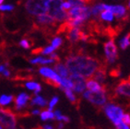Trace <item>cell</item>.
<instances>
[{"label":"cell","instance_id":"1","mask_svg":"<svg viewBox=\"0 0 130 129\" xmlns=\"http://www.w3.org/2000/svg\"><path fill=\"white\" fill-rule=\"evenodd\" d=\"M102 61L90 55L78 52L77 55H70L66 59V67L68 72L73 75H79L86 78L92 77Z\"/></svg>","mask_w":130,"mask_h":129},{"label":"cell","instance_id":"2","mask_svg":"<svg viewBox=\"0 0 130 129\" xmlns=\"http://www.w3.org/2000/svg\"><path fill=\"white\" fill-rule=\"evenodd\" d=\"M65 0H49L47 4V14L56 21L68 20V11L63 9L62 3Z\"/></svg>","mask_w":130,"mask_h":129},{"label":"cell","instance_id":"3","mask_svg":"<svg viewBox=\"0 0 130 129\" xmlns=\"http://www.w3.org/2000/svg\"><path fill=\"white\" fill-rule=\"evenodd\" d=\"M49 0H27L25 8L30 15L39 16L47 12V4Z\"/></svg>","mask_w":130,"mask_h":129},{"label":"cell","instance_id":"4","mask_svg":"<svg viewBox=\"0 0 130 129\" xmlns=\"http://www.w3.org/2000/svg\"><path fill=\"white\" fill-rule=\"evenodd\" d=\"M0 124L5 128H16L17 117L15 114L8 109L0 108Z\"/></svg>","mask_w":130,"mask_h":129},{"label":"cell","instance_id":"5","mask_svg":"<svg viewBox=\"0 0 130 129\" xmlns=\"http://www.w3.org/2000/svg\"><path fill=\"white\" fill-rule=\"evenodd\" d=\"M90 17V8L86 6H78L71 7L68 10V19H76L80 18L84 20H87Z\"/></svg>","mask_w":130,"mask_h":129},{"label":"cell","instance_id":"6","mask_svg":"<svg viewBox=\"0 0 130 129\" xmlns=\"http://www.w3.org/2000/svg\"><path fill=\"white\" fill-rule=\"evenodd\" d=\"M105 91H90L87 90L84 92V97L88 101H90L91 103L97 105V106H103L106 103L107 98L105 96Z\"/></svg>","mask_w":130,"mask_h":129},{"label":"cell","instance_id":"7","mask_svg":"<svg viewBox=\"0 0 130 129\" xmlns=\"http://www.w3.org/2000/svg\"><path fill=\"white\" fill-rule=\"evenodd\" d=\"M105 114L109 117V119L115 124L122 121V116L124 114V112L119 106L113 104H108L105 106Z\"/></svg>","mask_w":130,"mask_h":129},{"label":"cell","instance_id":"8","mask_svg":"<svg viewBox=\"0 0 130 129\" xmlns=\"http://www.w3.org/2000/svg\"><path fill=\"white\" fill-rule=\"evenodd\" d=\"M56 22L57 21L48 15L47 13L37 16V19H36V24L42 27V30H51L52 28L55 27Z\"/></svg>","mask_w":130,"mask_h":129},{"label":"cell","instance_id":"9","mask_svg":"<svg viewBox=\"0 0 130 129\" xmlns=\"http://www.w3.org/2000/svg\"><path fill=\"white\" fill-rule=\"evenodd\" d=\"M104 51L106 55V61L107 63H113L115 59H117V48L115 43V39H111L104 44Z\"/></svg>","mask_w":130,"mask_h":129},{"label":"cell","instance_id":"10","mask_svg":"<svg viewBox=\"0 0 130 129\" xmlns=\"http://www.w3.org/2000/svg\"><path fill=\"white\" fill-rule=\"evenodd\" d=\"M69 79L73 83V90H75L78 93H81L85 90L86 89V80L85 77L79 75H73L71 74L68 76Z\"/></svg>","mask_w":130,"mask_h":129},{"label":"cell","instance_id":"11","mask_svg":"<svg viewBox=\"0 0 130 129\" xmlns=\"http://www.w3.org/2000/svg\"><path fill=\"white\" fill-rule=\"evenodd\" d=\"M115 95H123L130 98V79H122L118 83L115 89V93L111 96H115Z\"/></svg>","mask_w":130,"mask_h":129},{"label":"cell","instance_id":"12","mask_svg":"<svg viewBox=\"0 0 130 129\" xmlns=\"http://www.w3.org/2000/svg\"><path fill=\"white\" fill-rule=\"evenodd\" d=\"M39 73L43 77V78H47V79H52L55 81L58 82L61 84V77L57 73L55 72V70L51 69L49 67H43L39 69Z\"/></svg>","mask_w":130,"mask_h":129},{"label":"cell","instance_id":"13","mask_svg":"<svg viewBox=\"0 0 130 129\" xmlns=\"http://www.w3.org/2000/svg\"><path fill=\"white\" fill-rule=\"evenodd\" d=\"M67 38L71 43H76L77 42L81 40L82 35L84 33L83 30H81L78 27H74L70 29L68 31H67Z\"/></svg>","mask_w":130,"mask_h":129},{"label":"cell","instance_id":"14","mask_svg":"<svg viewBox=\"0 0 130 129\" xmlns=\"http://www.w3.org/2000/svg\"><path fill=\"white\" fill-rule=\"evenodd\" d=\"M86 88L90 91H101V90H103V91L107 92V87L105 85L101 86L99 84V82L96 81L93 78H90V77H89V79L86 81Z\"/></svg>","mask_w":130,"mask_h":129},{"label":"cell","instance_id":"15","mask_svg":"<svg viewBox=\"0 0 130 129\" xmlns=\"http://www.w3.org/2000/svg\"><path fill=\"white\" fill-rule=\"evenodd\" d=\"M103 8L104 9L111 10L113 15L117 17V19H120V18H122L123 16H125L126 14V9L122 6H108L105 5V4H103Z\"/></svg>","mask_w":130,"mask_h":129},{"label":"cell","instance_id":"16","mask_svg":"<svg viewBox=\"0 0 130 129\" xmlns=\"http://www.w3.org/2000/svg\"><path fill=\"white\" fill-rule=\"evenodd\" d=\"M30 99V97L26 93H20L15 100V105L17 110H21L27 104L28 101Z\"/></svg>","mask_w":130,"mask_h":129},{"label":"cell","instance_id":"17","mask_svg":"<svg viewBox=\"0 0 130 129\" xmlns=\"http://www.w3.org/2000/svg\"><path fill=\"white\" fill-rule=\"evenodd\" d=\"M55 71L61 77H68V75H69V72H68L67 67L65 64H61L60 62H57L55 64Z\"/></svg>","mask_w":130,"mask_h":129},{"label":"cell","instance_id":"18","mask_svg":"<svg viewBox=\"0 0 130 129\" xmlns=\"http://www.w3.org/2000/svg\"><path fill=\"white\" fill-rule=\"evenodd\" d=\"M103 9L104 8H103V4H98V5L93 6L92 8H90V15H92V17L95 20H100L101 12Z\"/></svg>","mask_w":130,"mask_h":129},{"label":"cell","instance_id":"19","mask_svg":"<svg viewBox=\"0 0 130 129\" xmlns=\"http://www.w3.org/2000/svg\"><path fill=\"white\" fill-rule=\"evenodd\" d=\"M26 88L30 90H34L35 91V94H38L39 92L41 91V85L39 83H36V82H33V81H27L25 84Z\"/></svg>","mask_w":130,"mask_h":129},{"label":"cell","instance_id":"20","mask_svg":"<svg viewBox=\"0 0 130 129\" xmlns=\"http://www.w3.org/2000/svg\"><path fill=\"white\" fill-rule=\"evenodd\" d=\"M31 64H51V63L55 62V60L52 59V58H49V59H46V58H43V57H36L34 59H30V61Z\"/></svg>","mask_w":130,"mask_h":129},{"label":"cell","instance_id":"21","mask_svg":"<svg viewBox=\"0 0 130 129\" xmlns=\"http://www.w3.org/2000/svg\"><path fill=\"white\" fill-rule=\"evenodd\" d=\"M100 19L105 20V21H112L113 19V14L111 10L108 9H103L102 12H101Z\"/></svg>","mask_w":130,"mask_h":129},{"label":"cell","instance_id":"22","mask_svg":"<svg viewBox=\"0 0 130 129\" xmlns=\"http://www.w3.org/2000/svg\"><path fill=\"white\" fill-rule=\"evenodd\" d=\"M64 89L66 95H67V97L68 98V100H69L70 102H72L73 104H78V102H79V101L77 99V97L73 93L72 89Z\"/></svg>","mask_w":130,"mask_h":129},{"label":"cell","instance_id":"23","mask_svg":"<svg viewBox=\"0 0 130 129\" xmlns=\"http://www.w3.org/2000/svg\"><path fill=\"white\" fill-rule=\"evenodd\" d=\"M30 104L31 105H40V106H42V107H44V106H46V104H47V102L43 99V97L36 96L35 98H33V99L31 100V103H30Z\"/></svg>","mask_w":130,"mask_h":129},{"label":"cell","instance_id":"24","mask_svg":"<svg viewBox=\"0 0 130 129\" xmlns=\"http://www.w3.org/2000/svg\"><path fill=\"white\" fill-rule=\"evenodd\" d=\"M55 118V114L51 110H47V111H43L41 112V119L45 121V120L49 119H54Z\"/></svg>","mask_w":130,"mask_h":129},{"label":"cell","instance_id":"25","mask_svg":"<svg viewBox=\"0 0 130 129\" xmlns=\"http://www.w3.org/2000/svg\"><path fill=\"white\" fill-rule=\"evenodd\" d=\"M12 101H13V96H8V95H2V96H0V105L1 106L8 105Z\"/></svg>","mask_w":130,"mask_h":129},{"label":"cell","instance_id":"26","mask_svg":"<svg viewBox=\"0 0 130 129\" xmlns=\"http://www.w3.org/2000/svg\"><path fill=\"white\" fill-rule=\"evenodd\" d=\"M121 75V69H120V66H118L117 67H115L110 71V76L113 77H117Z\"/></svg>","mask_w":130,"mask_h":129},{"label":"cell","instance_id":"27","mask_svg":"<svg viewBox=\"0 0 130 129\" xmlns=\"http://www.w3.org/2000/svg\"><path fill=\"white\" fill-rule=\"evenodd\" d=\"M70 3L71 7H78V6H86L83 0H68Z\"/></svg>","mask_w":130,"mask_h":129},{"label":"cell","instance_id":"28","mask_svg":"<svg viewBox=\"0 0 130 129\" xmlns=\"http://www.w3.org/2000/svg\"><path fill=\"white\" fill-rule=\"evenodd\" d=\"M61 44H62V39H61V38L55 37L52 40V45L55 48V49L59 47Z\"/></svg>","mask_w":130,"mask_h":129},{"label":"cell","instance_id":"29","mask_svg":"<svg viewBox=\"0 0 130 129\" xmlns=\"http://www.w3.org/2000/svg\"><path fill=\"white\" fill-rule=\"evenodd\" d=\"M55 50V48L54 47L53 45H51V46H47V47L43 48L41 54H43V55H50L51 53H53Z\"/></svg>","mask_w":130,"mask_h":129},{"label":"cell","instance_id":"30","mask_svg":"<svg viewBox=\"0 0 130 129\" xmlns=\"http://www.w3.org/2000/svg\"><path fill=\"white\" fill-rule=\"evenodd\" d=\"M122 122L124 123V124H126V125L130 126V114H123V116H122Z\"/></svg>","mask_w":130,"mask_h":129},{"label":"cell","instance_id":"31","mask_svg":"<svg viewBox=\"0 0 130 129\" xmlns=\"http://www.w3.org/2000/svg\"><path fill=\"white\" fill-rule=\"evenodd\" d=\"M14 9V7L12 5H0V10L1 11H11Z\"/></svg>","mask_w":130,"mask_h":129},{"label":"cell","instance_id":"32","mask_svg":"<svg viewBox=\"0 0 130 129\" xmlns=\"http://www.w3.org/2000/svg\"><path fill=\"white\" fill-rule=\"evenodd\" d=\"M57 102H58V98L57 97H54V98L52 99V101L50 102V103H49V110L52 111L53 108L55 107V105L56 104Z\"/></svg>","mask_w":130,"mask_h":129},{"label":"cell","instance_id":"33","mask_svg":"<svg viewBox=\"0 0 130 129\" xmlns=\"http://www.w3.org/2000/svg\"><path fill=\"white\" fill-rule=\"evenodd\" d=\"M115 125L116 126V128H120V129H129L130 128L128 125H126L125 124H124L122 121L119 122V123H117V124H115Z\"/></svg>","mask_w":130,"mask_h":129},{"label":"cell","instance_id":"34","mask_svg":"<svg viewBox=\"0 0 130 129\" xmlns=\"http://www.w3.org/2000/svg\"><path fill=\"white\" fill-rule=\"evenodd\" d=\"M20 46L21 47H23V48H25V49H28V48H30V42H28L26 39H23L21 42H20Z\"/></svg>","mask_w":130,"mask_h":129},{"label":"cell","instance_id":"35","mask_svg":"<svg viewBox=\"0 0 130 129\" xmlns=\"http://www.w3.org/2000/svg\"><path fill=\"white\" fill-rule=\"evenodd\" d=\"M62 8H63V9H65L66 11H68V10L71 8V5H70V3L68 2V1H64V2L62 3Z\"/></svg>","mask_w":130,"mask_h":129},{"label":"cell","instance_id":"36","mask_svg":"<svg viewBox=\"0 0 130 129\" xmlns=\"http://www.w3.org/2000/svg\"><path fill=\"white\" fill-rule=\"evenodd\" d=\"M1 74H2L3 76H5V77H8L10 76V72L8 71V69H7V68H5V69H4V71H3Z\"/></svg>","mask_w":130,"mask_h":129},{"label":"cell","instance_id":"37","mask_svg":"<svg viewBox=\"0 0 130 129\" xmlns=\"http://www.w3.org/2000/svg\"><path fill=\"white\" fill-rule=\"evenodd\" d=\"M39 112H40L39 110H34V111L32 112V114H39Z\"/></svg>","mask_w":130,"mask_h":129},{"label":"cell","instance_id":"38","mask_svg":"<svg viewBox=\"0 0 130 129\" xmlns=\"http://www.w3.org/2000/svg\"><path fill=\"white\" fill-rule=\"evenodd\" d=\"M43 128H46V129H52L53 127L51 126V125H44V126H43Z\"/></svg>","mask_w":130,"mask_h":129},{"label":"cell","instance_id":"39","mask_svg":"<svg viewBox=\"0 0 130 129\" xmlns=\"http://www.w3.org/2000/svg\"><path fill=\"white\" fill-rule=\"evenodd\" d=\"M63 127H64V124H58V128H63Z\"/></svg>","mask_w":130,"mask_h":129},{"label":"cell","instance_id":"40","mask_svg":"<svg viewBox=\"0 0 130 129\" xmlns=\"http://www.w3.org/2000/svg\"><path fill=\"white\" fill-rule=\"evenodd\" d=\"M3 2H4V0H0V5H1V4H2Z\"/></svg>","mask_w":130,"mask_h":129},{"label":"cell","instance_id":"41","mask_svg":"<svg viewBox=\"0 0 130 129\" xmlns=\"http://www.w3.org/2000/svg\"><path fill=\"white\" fill-rule=\"evenodd\" d=\"M128 8H130V0H129V4H128Z\"/></svg>","mask_w":130,"mask_h":129},{"label":"cell","instance_id":"42","mask_svg":"<svg viewBox=\"0 0 130 129\" xmlns=\"http://www.w3.org/2000/svg\"><path fill=\"white\" fill-rule=\"evenodd\" d=\"M1 128H2V125H1V124H0V129H1Z\"/></svg>","mask_w":130,"mask_h":129}]
</instances>
